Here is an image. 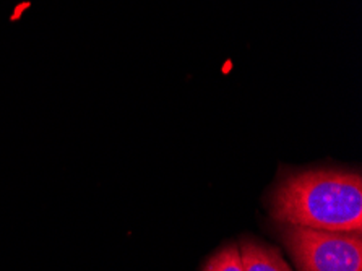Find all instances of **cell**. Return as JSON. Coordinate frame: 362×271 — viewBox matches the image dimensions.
I'll return each instance as SVG.
<instances>
[{
  "mask_svg": "<svg viewBox=\"0 0 362 271\" xmlns=\"http://www.w3.org/2000/svg\"><path fill=\"white\" fill-rule=\"evenodd\" d=\"M203 271H244L238 244L223 247L205 265Z\"/></svg>",
  "mask_w": 362,
  "mask_h": 271,
  "instance_id": "277c9868",
  "label": "cell"
},
{
  "mask_svg": "<svg viewBox=\"0 0 362 271\" xmlns=\"http://www.w3.org/2000/svg\"><path fill=\"white\" fill-rule=\"evenodd\" d=\"M244 271H293L281 252L254 237H244L238 244Z\"/></svg>",
  "mask_w": 362,
  "mask_h": 271,
  "instance_id": "3957f363",
  "label": "cell"
},
{
  "mask_svg": "<svg viewBox=\"0 0 362 271\" xmlns=\"http://www.w3.org/2000/svg\"><path fill=\"white\" fill-rule=\"evenodd\" d=\"M267 207L275 223L361 234L362 177L338 166L288 171L268 193Z\"/></svg>",
  "mask_w": 362,
  "mask_h": 271,
  "instance_id": "6da1fadb",
  "label": "cell"
},
{
  "mask_svg": "<svg viewBox=\"0 0 362 271\" xmlns=\"http://www.w3.org/2000/svg\"><path fill=\"white\" fill-rule=\"evenodd\" d=\"M273 232L298 271H362L359 232L322 231L284 223H275Z\"/></svg>",
  "mask_w": 362,
  "mask_h": 271,
  "instance_id": "7a4b0ae2",
  "label": "cell"
}]
</instances>
